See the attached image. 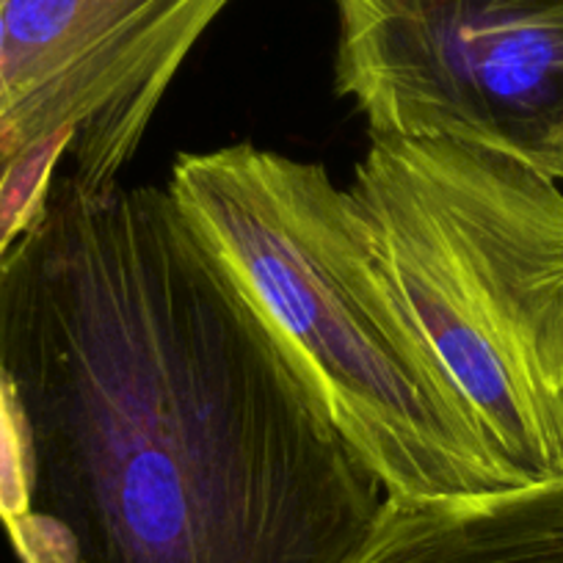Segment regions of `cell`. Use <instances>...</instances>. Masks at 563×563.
<instances>
[{
  "label": "cell",
  "mask_w": 563,
  "mask_h": 563,
  "mask_svg": "<svg viewBox=\"0 0 563 563\" xmlns=\"http://www.w3.org/2000/svg\"><path fill=\"white\" fill-rule=\"evenodd\" d=\"M31 514L29 442L18 398L0 373V528L12 536Z\"/></svg>",
  "instance_id": "7"
},
{
  "label": "cell",
  "mask_w": 563,
  "mask_h": 563,
  "mask_svg": "<svg viewBox=\"0 0 563 563\" xmlns=\"http://www.w3.org/2000/svg\"><path fill=\"white\" fill-rule=\"evenodd\" d=\"M345 563H563V475L464 497H384Z\"/></svg>",
  "instance_id": "6"
},
{
  "label": "cell",
  "mask_w": 563,
  "mask_h": 563,
  "mask_svg": "<svg viewBox=\"0 0 563 563\" xmlns=\"http://www.w3.org/2000/svg\"><path fill=\"white\" fill-rule=\"evenodd\" d=\"M349 191L503 467L519 484L561 478V186L486 144L371 135Z\"/></svg>",
  "instance_id": "3"
},
{
  "label": "cell",
  "mask_w": 563,
  "mask_h": 563,
  "mask_svg": "<svg viewBox=\"0 0 563 563\" xmlns=\"http://www.w3.org/2000/svg\"><path fill=\"white\" fill-rule=\"evenodd\" d=\"M334 95L371 135L525 155L563 111V0H332Z\"/></svg>",
  "instance_id": "4"
},
{
  "label": "cell",
  "mask_w": 563,
  "mask_h": 563,
  "mask_svg": "<svg viewBox=\"0 0 563 563\" xmlns=\"http://www.w3.org/2000/svg\"><path fill=\"white\" fill-rule=\"evenodd\" d=\"M522 161H528L530 166L547 175L550 180H555L558 186L563 183V111L552 119L550 128L541 133V139L536 141V147L525 155Z\"/></svg>",
  "instance_id": "8"
},
{
  "label": "cell",
  "mask_w": 563,
  "mask_h": 563,
  "mask_svg": "<svg viewBox=\"0 0 563 563\" xmlns=\"http://www.w3.org/2000/svg\"><path fill=\"white\" fill-rule=\"evenodd\" d=\"M232 0H0V169L117 186Z\"/></svg>",
  "instance_id": "5"
},
{
  "label": "cell",
  "mask_w": 563,
  "mask_h": 563,
  "mask_svg": "<svg viewBox=\"0 0 563 563\" xmlns=\"http://www.w3.org/2000/svg\"><path fill=\"white\" fill-rule=\"evenodd\" d=\"M0 373L20 563H345L384 503L166 188L58 172L0 254Z\"/></svg>",
  "instance_id": "1"
},
{
  "label": "cell",
  "mask_w": 563,
  "mask_h": 563,
  "mask_svg": "<svg viewBox=\"0 0 563 563\" xmlns=\"http://www.w3.org/2000/svg\"><path fill=\"white\" fill-rule=\"evenodd\" d=\"M166 191L384 497L519 486L389 279L349 188L252 141L180 153Z\"/></svg>",
  "instance_id": "2"
}]
</instances>
